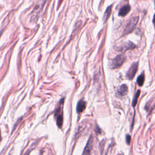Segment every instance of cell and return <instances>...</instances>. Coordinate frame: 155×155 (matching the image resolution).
Instances as JSON below:
<instances>
[{
    "mask_svg": "<svg viewBox=\"0 0 155 155\" xmlns=\"http://www.w3.org/2000/svg\"><path fill=\"white\" fill-rule=\"evenodd\" d=\"M154 5H155V1H154Z\"/></svg>",
    "mask_w": 155,
    "mask_h": 155,
    "instance_id": "2e32d148",
    "label": "cell"
},
{
    "mask_svg": "<svg viewBox=\"0 0 155 155\" xmlns=\"http://www.w3.org/2000/svg\"><path fill=\"white\" fill-rule=\"evenodd\" d=\"M137 68H138V62H134L131 65V67H130V68L128 69L127 73V78L129 80H131L134 78V75L137 72Z\"/></svg>",
    "mask_w": 155,
    "mask_h": 155,
    "instance_id": "3957f363",
    "label": "cell"
},
{
    "mask_svg": "<svg viewBox=\"0 0 155 155\" xmlns=\"http://www.w3.org/2000/svg\"><path fill=\"white\" fill-rule=\"evenodd\" d=\"M0 140H1V131H0Z\"/></svg>",
    "mask_w": 155,
    "mask_h": 155,
    "instance_id": "9a60e30c",
    "label": "cell"
},
{
    "mask_svg": "<svg viewBox=\"0 0 155 155\" xmlns=\"http://www.w3.org/2000/svg\"><path fill=\"white\" fill-rule=\"evenodd\" d=\"M130 141H131V136H130V135L127 134L126 136V142H127V143L130 144Z\"/></svg>",
    "mask_w": 155,
    "mask_h": 155,
    "instance_id": "4fadbf2b",
    "label": "cell"
},
{
    "mask_svg": "<svg viewBox=\"0 0 155 155\" xmlns=\"http://www.w3.org/2000/svg\"><path fill=\"white\" fill-rule=\"evenodd\" d=\"M92 147H93V139H92V137L91 136L89 138V139L85 145V147L83 151L82 155H90Z\"/></svg>",
    "mask_w": 155,
    "mask_h": 155,
    "instance_id": "5b68a950",
    "label": "cell"
},
{
    "mask_svg": "<svg viewBox=\"0 0 155 155\" xmlns=\"http://www.w3.org/2000/svg\"><path fill=\"white\" fill-rule=\"evenodd\" d=\"M128 93V87L125 84H122L117 90V94L119 96L122 97L125 96Z\"/></svg>",
    "mask_w": 155,
    "mask_h": 155,
    "instance_id": "8992f818",
    "label": "cell"
},
{
    "mask_svg": "<svg viewBox=\"0 0 155 155\" xmlns=\"http://www.w3.org/2000/svg\"><path fill=\"white\" fill-rule=\"evenodd\" d=\"M119 155H122V154H119Z\"/></svg>",
    "mask_w": 155,
    "mask_h": 155,
    "instance_id": "e0dca14e",
    "label": "cell"
},
{
    "mask_svg": "<svg viewBox=\"0 0 155 155\" xmlns=\"http://www.w3.org/2000/svg\"><path fill=\"white\" fill-rule=\"evenodd\" d=\"M130 6L129 5H125L123 6L119 12V16H125L130 10Z\"/></svg>",
    "mask_w": 155,
    "mask_h": 155,
    "instance_id": "ba28073f",
    "label": "cell"
},
{
    "mask_svg": "<svg viewBox=\"0 0 155 155\" xmlns=\"http://www.w3.org/2000/svg\"><path fill=\"white\" fill-rule=\"evenodd\" d=\"M111 8H112V5L108 7L107 10H105V12L104 13V19L105 21H106L108 19V18L110 17V14L111 13Z\"/></svg>",
    "mask_w": 155,
    "mask_h": 155,
    "instance_id": "30bf717a",
    "label": "cell"
},
{
    "mask_svg": "<svg viewBox=\"0 0 155 155\" xmlns=\"http://www.w3.org/2000/svg\"><path fill=\"white\" fill-rule=\"evenodd\" d=\"M134 47H135V45L133 43H132L131 42H128L127 43L124 44L120 50H129V49H133Z\"/></svg>",
    "mask_w": 155,
    "mask_h": 155,
    "instance_id": "9c48e42d",
    "label": "cell"
},
{
    "mask_svg": "<svg viewBox=\"0 0 155 155\" xmlns=\"http://www.w3.org/2000/svg\"><path fill=\"white\" fill-rule=\"evenodd\" d=\"M144 80H145V76L143 73H142L141 74L139 75V76L137 78V83L139 85V86L141 87L143 83H144Z\"/></svg>",
    "mask_w": 155,
    "mask_h": 155,
    "instance_id": "8fae6325",
    "label": "cell"
},
{
    "mask_svg": "<svg viewBox=\"0 0 155 155\" xmlns=\"http://www.w3.org/2000/svg\"><path fill=\"white\" fill-rule=\"evenodd\" d=\"M140 90H137L136 91V93H135L133 98V101H132V106L133 107H135L136 105L137 104V99H138V97L139 96V94H140Z\"/></svg>",
    "mask_w": 155,
    "mask_h": 155,
    "instance_id": "7c38bea8",
    "label": "cell"
},
{
    "mask_svg": "<svg viewBox=\"0 0 155 155\" xmlns=\"http://www.w3.org/2000/svg\"><path fill=\"white\" fill-rule=\"evenodd\" d=\"M138 21H139L138 16H135V17L131 18L125 28L124 34L127 35V34L131 33L136 27V26L138 22Z\"/></svg>",
    "mask_w": 155,
    "mask_h": 155,
    "instance_id": "7a4b0ae2",
    "label": "cell"
},
{
    "mask_svg": "<svg viewBox=\"0 0 155 155\" xmlns=\"http://www.w3.org/2000/svg\"><path fill=\"white\" fill-rule=\"evenodd\" d=\"M86 107V102L84 100H80L77 104L76 107V111L79 113L82 112Z\"/></svg>",
    "mask_w": 155,
    "mask_h": 155,
    "instance_id": "52a82bcc",
    "label": "cell"
},
{
    "mask_svg": "<svg viewBox=\"0 0 155 155\" xmlns=\"http://www.w3.org/2000/svg\"><path fill=\"white\" fill-rule=\"evenodd\" d=\"M125 59H126L125 56L122 54L117 55L111 61V64H110V67L113 69L117 68L120 67L125 62Z\"/></svg>",
    "mask_w": 155,
    "mask_h": 155,
    "instance_id": "6da1fadb",
    "label": "cell"
},
{
    "mask_svg": "<svg viewBox=\"0 0 155 155\" xmlns=\"http://www.w3.org/2000/svg\"><path fill=\"white\" fill-rule=\"evenodd\" d=\"M55 117L56 119V124L58 127L61 128L63 124V115L61 108L59 107L55 111Z\"/></svg>",
    "mask_w": 155,
    "mask_h": 155,
    "instance_id": "277c9868",
    "label": "cell"
},
{
    "mask_svg": "<svg viewBox=\"0 0 155 155\" xmlns=\"http://www.w3.org/2000/svg\"><path fill=\"white\" fill-rule=\"evenodd\" d=\"M153 24H154V27H155V13H154V16H153Z\"/></svg>",
    "mask_w": 155,
    "mask_h": 155,
    "instance_id": "5bb4252c",
    "label": "cell"
}]
</instances>
